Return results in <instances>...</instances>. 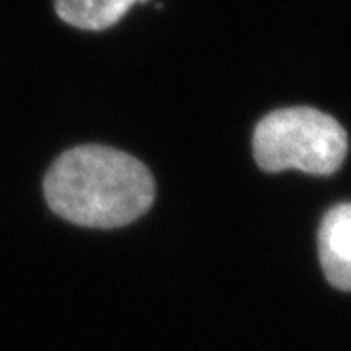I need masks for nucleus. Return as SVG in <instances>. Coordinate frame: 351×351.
<instances>
[{"mask_svg": "<svg viewBox=\"0 0 351 351\" xmlns=\"http://www.w3.org/2000/svg\"><path fill=\"white\" fill-rule=\"evenodd\" d=\"M138 0H53L58 17L72 28L99 32L123 19Z\"/></svg>", "mask_w": 351, "mask_h": 351, "instance_id": "4", "label": "nucleus"}, {"mask_svg": "<svg viewBox=\"0 0 351 351\" xmlns=\"http://www.w3.org/2000/svg\"><path fill=\"white\" fill-rule=\"evenodd\" d=\"M254 159L265 171L335 173L347 155L343 125L315 108L296 106L267 114L254 130Z\"/></svg>", "mask_w": 351, "mask_h": 351, "instance_id": "2", "label": "nucleus"}, {"mask_svg": "<svg viewBox=\"0 0 351 351\" xmlns=\"http://www.w3.org/2000/svg\"><path fill=\"white\" fill-rule=\"evenodd\" d=\"M45 202L56 216L87 229H119L155 204L150 169L130 153L104 144L68 148L43 178Z\"/></svg>", "mask_w": 351, "mask_h": 351, "instance_id": "1", "label": "nucleus"}, {"mask_svg": "<svg viewBox=\"0 0 351 351\" xmlns=\"http://www.w3.org/2000/svg\"><path fill=\"white\" fill-rule=\"evenodd\" d=\"M317 252L326 280L339 290H351V204L326 212L317 231Z\"/></svg>", "mask_w": 351, "mask_h": 351, "instance_id": "3", "label": "nucleus"}]
</instances>
